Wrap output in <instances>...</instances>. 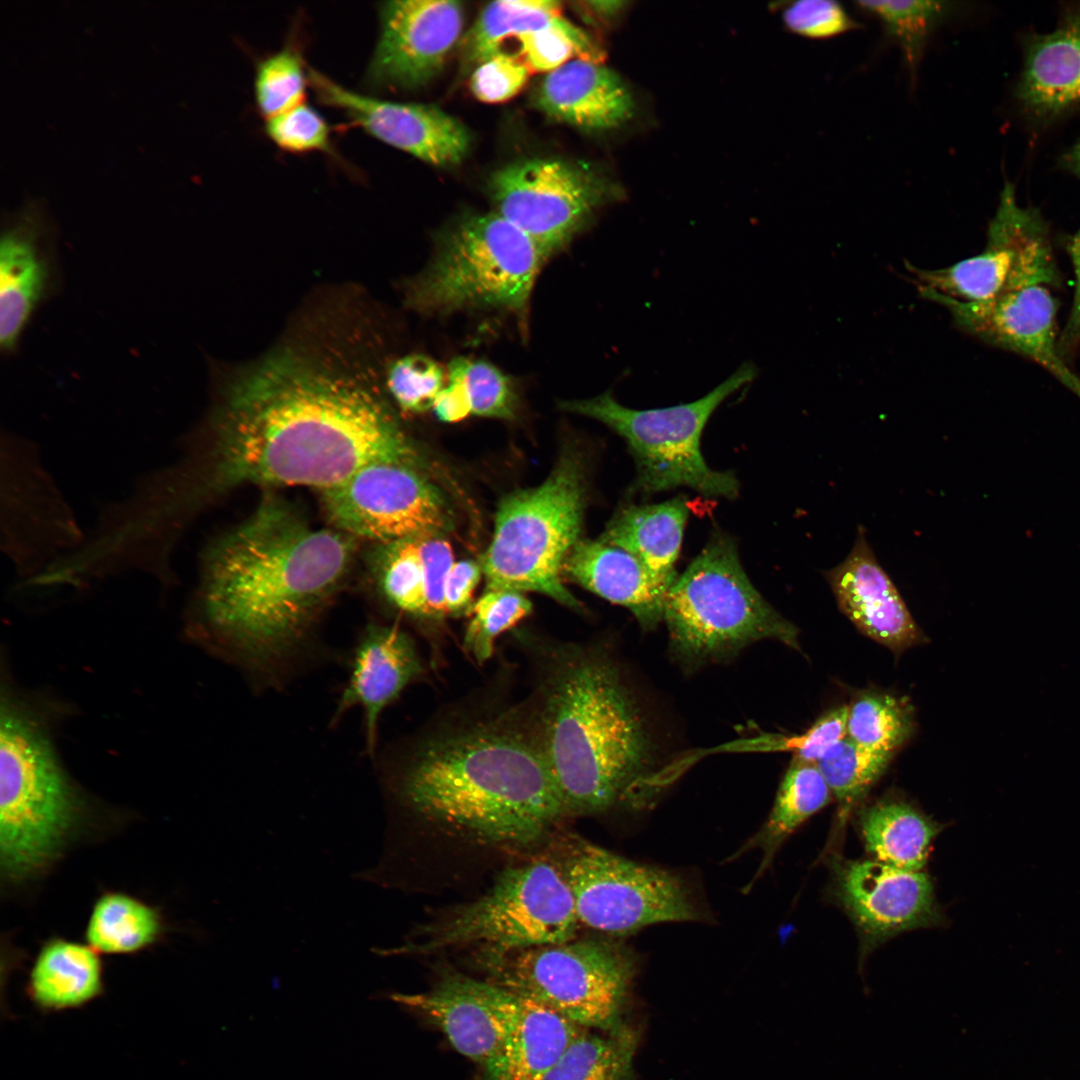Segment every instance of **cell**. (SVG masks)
I'll return each mask as SVG.
<instances>
[{
  "label": "cell",
  "instance_id": "47",
  "mask_svg": "<svg viewBox=\"0 0 1080 1080\" xmlns=\"http://www.w3.org/2000/svg\"><path fill=\"white\" fill-rule=\"evenodd\" d=\"M530 72L526 63L516 56L498 54L473 69L470 89L474 97L483 103H502L522 90Z\"/></svg>",
  "mask_w": 1080,
  "mask_h": 1080
},
{
  "label": "cell",
  "instance_id": "27",
  "mask_svg": "<svg viewBox=\"0 0 1080 1080\" xmlns=\"http://www.w3.org/2000/svg\"><path fill=\"white\" fill-rule=\"evenodd\" d=\"M688 515L684 497L627 505L608 522L599 540L632 554L669 590L677 578L675 564Z\"/></svg>",
  "mask_w": 1080,
  "mask_h": 1080
},
{
  "label": "cell",
  "instance_id": "7",
  "mask_svg": "<svg viewBox=\"0 0 1080 1080\" xmlns=\"http://www.w3.org/2000/svg\"><path fill=\"white\" fill-rule=\"evenodd\" d=\"M580 927L560 867L539 858L503 870L484 894L421 925L385 954L509 951L576 938Z\"/></svg>",
  "mask_w": 1080,
  "mask_h": 1080
},
{
  "label": "cell",
  "instance_id": "26",
  "mask_svg": "<svg viewBox=\"0 0 1080 1080\" xmlns=\"http://www.w3.org/2000/svg\"><path fill=\"white\" fill-rule=\"evenodd\" d=\"M562 573L585 589L628 609L643 630L663 622L668 589L627 551L601 540L580 539Z\"/></svg>",
  "mask_w": 1080,
  "mask_h": 1080
},
{
  "label": "cell",
  "instance_id": "23",
  "mask_svg": "<svg viewBox=\"0 0 1080 1080\" xmlns=\"http://www.w3.org/2000/svg\"><path fill=\"white\" fill-rule=\"evenodd\" d=\"M533 98L536 108L550 119L589 132L622 126L635 107L629 88L615 71L583 59L547 73Z\"/></svg>",
  "mask_w": 1080,
  "mask_h": 1080
},
{
  "label": "cell",
  "instance_id": "19",
  "mask_svg": "<svg viewBox=\"0 0 1080 1080\" xmlns=\"http://www.w3.org/2000/svg\"><path fill=\"white\" fill-rule=\"evenodd\" d=\"M1048 285L1007 289L979 303L940 301L956 326L977 338L1035 361L1080 399V378L1066 365L1056 341L1057 304Z\"/></svg>",
  "mask_w": 1080,
  "mask_h": 1080
},
{
  "label": "cell",
  "instance_id": "3",
  "mask_svg": "<svg viewBox=\"0 0 1080 1080\" xmlns=\"http://www.w3.org/2000/svg\"><path fill=\"white\" fill-rule=\"evenodd\" d=\"M380 778L415 817L484 845L532 846L568 815L531 729L503 720L423 739Z\"/></svg>",
  "mask_w": 1080,
  "mask_h": 1080
},
{
  "label": "cell",
  "instance_id": "13",
  "mask_svg": "<svg viewBox=\"0 0 1080 1080\" xmlns=\"http://www.w3.org/2000/svg\"><path fill=\"white\" fill-rule=\"evenodd\" d=\"M496 213L526 234L547 260L622 190L584 165L553 158L518 160L488 182Z\"/></svg>",
  "mask_w": 1080,
  "mask_h": 1080
},
{
  "label": "cell",
  "instance_id": "29",
  "mask_svg": "<svg viewBox=\"0 0 1080 1080\" xmlns=\"http://www.w3.org/2000/svg\"><path fill=\"white\" fill-rule=\"evenodd\" d=\"M831 796V790L817 763L793 758L766 821L729 858V861L734 860L751 850L761 852L758 869L745 890L751 889L771 866L776 853L788 837L809 817L825 807Z\"/></svg>",
  "mask_w": 1080,
  "mask_h": 1080
},
{
  "label": "cell",
  "instance_id": "20",
  "mask_svg": "<svg viewBox=\"0 0 1080 1080\" xmlns=\"http://www.w3.org/2000/svg\"><path fill=\"white\" fill-rule=\"evenodd\" d=\"M423 673L411 637L397 625L371 622L353 647L348 678L331 719L335 726L356 707L363 713L365 750L376 756L382 713Z\"/></svg>",
  "mask_w": 1080,
  "mask_h": 1080
},
{
  "label": "cell",
  "instance_id": "43",
  "mask_svg": "<svg viewBox=\"0 0 1080 1080\" xmlns=\"http://www.w3.org/2000/svg\"><path fill=\"white\" fill-rule=\"evenodd\" d=\"M444 371L433 359L411 354L392 362L386 383L396 403L407 412L421 413L433 407L443 389Z\"/></svg>",
  "mask_w": 1080,
  "mask_h": 1080
},
{
  "label": "cell",
  "instance_id": "50",
  "mask_svg": "<svg viewBox=\"0 0 1080 1080\" xmlns=\"http://www.w3.org/2000/svg\"><path fill=\"white\" fill-rule=\"evenodd\" d=\"M448 377L449 384L440 391L432 408L441 421L454 423L471 414V406L461 380Z\"/></svg>",
  "mask_w": 1080,
  "mask_h": 1080
},
{
  "label": "cell",
  "instance_id": "21",
  "mask_svg": "<svg viewBox=\"0 0 1080 1080\" xmlns=\"http://www.w3.org/2000/svg\"><path fill=\"white\" fill-rule=\"evenodd\" d=\"M475 992L492 1011L503 1048L487 1080H539L585 1030L547 1006L469 977Z\"/></svg>",
  "mask_w": 1080,
  "mask_h": 1080
},
{
  "label": "cell",
  "instance_id": "18",
  "mask_svg": "<svg viewBox=\"0 0 1080 1080\" xmlns=\"http://www.w3.org/2000/svg\"><path fill=\"white\" fill-rule=\"evenodd\" d=\"M309 81L323 104L343 112L379 141L428 164L454 166L469 152L471 137L467 128L436 106L359 94L314 69H309Z\"/></svg>",
  "mask_w": 1080,
  "mask_h": 1080
},
{
  "label": "cell",
  "instance_id": "44",
  "mask_svg": "<svg viewBox=\"0 0 1080 1080\" xmlns=\"http://www.w3.org/2000/svg\"><path fill=\"white\" fill-rule=\"evenodd\" d=\"M848 705L822 715L808 730L798 735L766 734L732 744L743 750L792 752L793 758L817 763L836 742L846 736Z\"/></svg>",
  "mask_w": 1080,
  "mask_h": 1080
},
{
  "label": "cell",
  "instance_id": "46",
  "mask_svg": "<svg viewBox=\"0 0 1080 1080\" xmlns=\"http://www.w3.org/2000/svg\"><path fill=\"white\" fill-rule=\"evenodd\" d=\"M786 27L811 39H829L861 27L837 1L801 0L783 12Z\"/></svg>",
  "mask_w": 1080,
  "mask_h": 1080
},
{
  "label": "cell",
  "instance_id": "36",
  "mask_svg": "<svg viewBox=\"0 0 1080 1080\" xmlns=\"http://www.w3.org/2000/svg\"><path fill=\"white\" fill-rule=\"evenodd\" d=\"M892 757L863 748L845 736L818 760L817 766L838 803L839 830L886 771Z\"/></svg>",
  "mask_w": 1080,
  "mask_h": 1080
},
{
  "label": "cell",
  "instance_id": "28",
  "mask_svg": "<svg viewBox=\"0 0 1080 1080\" xmlns=\"http://www.w3.org/2000/svg\"><path fill=\"white\" fill-rule=\"evenodd\" d=\"M103 991V964L90 945L51 937L40 946L27 980V993L38 1008H79Z\"/></svg>",
  "mask_w": 1080,
  "mask_h": 1080
},
{
  "label": "cell",
  "instance_id": "1",
  "mask_svg": "<svg viewBox=\"0 0 1080 1080\" xmlns=\"http://www.w3.org/2000/svg\"><path fill=\"white\" fill-rule=\"evenodd\" d=\"M220 448L223 483L320 491L373 463L418 461L372 387L290 351L234 382Z\"/></svg>",
  "mask_w": 1080,
  "mask_h": 1080
},
{
  "label": "cell",
  "instance_id": "49",
  "mask_svg": "<svg viewBox=\"0 0 1080 1080\" xmlns=\"http://www.w3.org/2000/svg\"><path fill=\"white\" fill-rule=\"evenodd\" d=\"M482 571V568L471 560L454 563L445 584L446 615L458 616L464 612H470L473 605L471 604L472 595L480 581Z\"/></svg>",
  "mask_w": 1080,
  "mask_h": 1080
},
{
  "label": "cell",
  "instance_id": "17",
  "mask_svg": "<svg viewBox=\"0 0 1080 1080\" xmlns=\"http://www.w3.org/2000/svg\"><path fill=\"white\" fill-rule=\"evenodd\" d=\"M380 35L366 80L373 87L412 90L442 70L462 35L464 14L451 0L389 1L381 5Z\"/></svg>",
  "mask_w": 1080,
  "mask_h": 1080
},
{
  "label": "cell",
  "instance_id": "45",
  "mask_svg": "<svg viewBox=\"0 0 1080 1080\" xmlns=\"http://www.w3.org/2000/svg\"><path fill=\"white\" fill-rule=\"evenodd\" d=\"M266 121L267 136L286 152H329L331 149L330 128L326 120L306 103Z\"/></svg>",
  "mask_w": 1080,
  "mask_h": 1080
},
{
  "label": "cell",
  "instance_id": "10",
  "mask_svg": "<svg viewBox=\"0 0 1080 1080\" xmlns=\"http://www.w3.org/2000/svg\"><path fill=\"white\" fill-rule=\"evenodd\" d=\"M757 375V367L745 362L705 396L665 408L631 409L611 392L563 402L561 407L602 422L626 441L636 467L632 493L651 495L688 487L704 496L732 499L739 492L738 480L730 471L708 466L701 453V435L718 406Z\"/></svg>",
  "mask_w": 1080,
  "mask_h": 1080
},
{
  "label": "cell",
  "instance_id": "24",
  "mask_svg": "<svg viewBox=\"0 0 1080 1080\" xmlns=\"http://www.w3.org/2000/svg\"><path fill=\"white\" fill-rule=\"evenodd\" d=\"M1016 98L1026 114L1049 121L1080 107V6L1026 44Z\"/></svg>",
  "mask_w": 1080,
  "mask_h": 1080
},
{
  "label": "cell",
  "instance_id": "5",
  "mask_svg": "<svg viewBox=\"0 0 1080 1080\" xmlns=\"http://www.w3.org/2000/svg\"><path fill=\"white\" fill-rule=\"evenodd\" d=\"M87 826V808L46 736L3 705L0 725V871L20 886L45 875Z\"/></svg>",
  "mask_w": 1080,
  "mask_h": 1080
},
{
  "label": "cell",
  "instance_id": "52",
  "mask_svg": "<svg viewBox=\"0 0 1080 1080\" xmlns=\"http://www.w3.org/2000/svg\"><path fill=\"white\" fill-rule=\"evenodd\" d=\"M1060 163L1065 170L1080 179V142L1063 153Z\"/></svg>",
  "mask_w": 1080,
  "mask_h": 1080
},
{
  "label": "cell",
  "instance_id": "37",
  "mask_svg": "<svg viewBox=\"0 0 1080 1080\" xmlns=\"http://www.w3.org/2000/svg\"><path fill=\"white\" fill-rule=\"evenodd\" d=\"M913 730L910 705L890 694L865 691L848 705L846 736L868 750L894 754Z\"/></svg>",
  "mask_w": 1080,
  "mask_h": 1080
},
{
  "label": "cell",
  "instance_id": "15",
  "mask_svg": "<svg viewBox=\"0 0 1080 1080\" xmlns=\"http://www.w3.org/2000/svg\"><path fill=\"white\" fill-rule=\"evenodd\" d=\"M1048 241V227L1040 213L1021 206L1013 184L1007 181L981 253L941 269L908 264L907 268L920 295L929 300L985 302L1001 294L1013 273Z\"/></svg>",
  "mask_w": 1080,
  "mask_h": 1080
},
{
  "label": "cell",
  "instance_id": "16",
  "mask_svg": "<svg viewBox=\"0 0 1080 1080\" xmlns=\"http://www.w3.org/2000/svg\"><path fill=\"white\" fill-rule=\"evenodd\" d=\"M831 864L834 895L856 927L862 954L899 933L941 920L926 873L874 859L836 858Z\"/></svg>",
  "mask_w": 1080,
  "mask_h": 1080
},
{
  "label": "cell",
  "instance_id": "32",
  "mask_svg": "<svg viewBox=\"0 0 1080 1080\" xmlns=\"http://www.w3.org/2000/svg\"><path fill=\"white\" fill-rule=\"evenodd\" d=\"M166 922L160 909L121 891L97 897L85 928V939L99 954L129 955L160 942Z\"/></svg>",
  "mask_w": 1080,
  "mask_h": 1080
},
{
  "label": "cell",
  "instance_id": "33",
  "mask_svg": "<svg viewBox=\"0 0 1080 1080\" xmlns=\"http://www.w3.org/2000/svg\"><path fill=\"white\" fill-rule=\"evenodd\" d=\"M547 28L577 29L561 14V3L551 0H503L489 3L461 43L462 65L475 68L502 54L504 41Z\"/></svg>",
  "mask_w": 1080,
  "mask_h": 1080
},
{
  "label": "cell",
  "instance_id": "8",
  "mask_svg": "<svg viewBox=\"0 0 1080 1080\" xmlns=\"http://www.w3.org/2000/svg\"><path fill=\"white\" fill-rule=\"evenodd\" d=\"M545 261L534 242L496 212L467 215L439 235L432 261L409 287L408 303L438 314L498 309L524 322Z\"/></svg>",
  "mask_w": 1080,
  "mask_h": 1080
},
{
  "label": "cell",
  "instance_id": "14",
  "mask_svg": "<svg viewBox=\"0 0 1080 1080\" xmlns=\"http://www.w3.org/2000/svg\"><path fill=\"white\" fill-rule=\"evenodd\" d=\"M321 493L328 518L350 537L387 544L440 535L450 524L440 491L408 464L373 463Z\"/></svg>",
  "mask_w": 1080,
  "mask_h": 1080
},
{
  "label": "cell",
  "instance_id": "9",
  "mask_svg": "<svg viewBox=\"0 0 1080 1080\" xmlns=\"http://www.w3.org/2000/svg\"><path fill=\"white\" fill-rule=\"evenodd\" d=\"M585 500L584 469L570 454L559 460L540 485L505 496L483 558L485 590L539 592L580 609L561 574L580 540Z\"/></svg>",
  "mask_w": 1080,
  "mask_h": 1080
},
{
  "label": "cell",
  "instance_id": "12",
  "mask_svg": "<svg viewBox=\"0 0 1080 1080\" xmlns=\"http://www.w3.org/2000/svg\"><path fill=\"white\" fill-rule=\"evenodd\" d=\"M557 857L581 926L610 935L701 914L675 874L636 863L578 835L563 838Z\"/></svg>",
  "mask_w": 1080,
  "mask_h": 1080
},
{
  "label": "cell",
  "instance_id": "25",
  "mask_svg": "<svg viewBox=\"0 0 1080 1080\" xmlns=\"http://www.w3.org/2000/svg\"><path fill=\"white\" fill-rule=\"evenodd\" d=\"M391 999L438 1027L456 1051L481 1064L485 1072L500 1058L501 1030L468 976L448 973L426 992L394 993Z\"/></svg>",
  "mask_w": 1080,
  "mask_h": 1080
},
{
  "label": "cell",
  "instance_id": "40",
  "mask_svg": "<svg viewBox=\"0 0 1080 1080\" xmlns=\"http://www.w3.org/2000/svg\"><path fill=\"white\" fill-rule=\"evenodd\" d=\"M300 54L284 48L263 59L256 68L255 100L260 113L268 120L303 104L309 71Z\"/></svg>",
  "mask_w": 1080,
  "mask_h": 1080
},
{
  "label": "cell",
  "instance_id": "22",
  "mask_svg": "<svg viewBox=\"0 0 1080 1080\" xmlns=\"http://www.w3.org/2000/svg\"><path fill=\"white\" fill-rule=\"evenodd\" d=\"M823 574L840 611L869 638L895 652L925 639L862 526L847 557Z\"/></svg>",
  "mask_w": 1080,
  "mask_h": 1080
},
{
  "label": "cell",
  "instance_id": "42",
  "mask_svg": "<svg viewBox=\"0 0 1080 1080\" xmlns=\"http://www.w3.org/2000/svg\"><path fill=\"white\" fill-rule=\"evenodd\" d=\"M520 55L531 71L550 73L572 57L596 63L605 58L601 46L584 30L567 31L547 28L526 32L517 37Z\"/></svg>",
  "mask_w": 1080,
  "mask_h": 1080
},
{
  "label": "cell",
  "instance_id": "51",
  "mask_svg": "<svg viewBox=\"0 0 1080 1080\" xmlns=\"http://www.w3.org/2000/svg\"><path fill=\"white\" fill-rule=\"evenodd\" d=\"M1068 249L1075 273V292L1068 320L1058 342L1061 355L1080 341V229L1072 237Z\"/></svg>",
  "mask_w": 1080,
  "mask_h": 1080
},
{
  "label": "cell",
  "instance_id": "11",
  "mask_svg": "<svg viewBox=\"0 0 1080 1080\" xmlns=\"http://www.w3.org/2000/svg\"><path fill=\"white\" fill-rule=\"evenodd\" d=\"M483 980L541 1003L590 1029L623 1028L636 961L616 942L577 939L501 952H474Z\"/></svg>",
  "mask_w": 1080,
  "mask_h": 1080
},
{
  "label": "cell",
  "instance_id": "31",
  "mask_svg": "<svg viewBox=\"0 0 1080 1080\" xmlns=\"http://www.w3.org/2000/svg\"><path fill=\"white\" fill-rule=\"evenodd\" d=\"M859 826L874 860L915 872L925 867L931 843L942 828L910 804L892 799L862 810Z\"/></svg>",
  "mask_w": 1080,
  "mask_h": 1080
},
{
  "label": "cell",
  "instance_id": "34",
  "mask_svg": "<svg viewBox=\"0 0 1080 1080\" xmlns=\"http://www.w3.org/2000/svg\"><path fill=\"white\" fill-rule=\"evenodd\" d=\"M854 5L877 19L898 45L913 83L933 34L959 11L958 3L947 1H855Z\"/></svg>",
  "mask_w": 1080,
  "mask_h": 1080
},
{
  "label": "cell",
  "instance_id": "2",
  "mask_svg": "<svg viewBox=\"0 0 1080 1080\" xmlns=\"http://www.w3.org/2000/svg\"><path fill=\"white\" fill-rule=\"evenodd\" d=\"M352 552V537L265 498L212 552L207 634L258 688L280 687L310 652Z\"/></svg>",
  "mask_w": 1080,
  "mask_h": 1080
},
{
  "label": "cell",
  "instance_id": "4",
  "mask_svg": "<svg viewBox=\"0 0 1080 1080\" xmlns=\"http://www.w3.org/2000/svg\"><path fill=\"white\" fill-rule=\"evenodd\" d=\"M533 736L568 815L648 802L664 778L641 702L609 656L574 648L544 683Z\"/></svg>",
  "mask_w": 1080,
  "mask_h": 1080
},
{
  "label": "cell",
  "instance_id": "38",
  "mask_svg": "<svg viewBox=\"0 0 1080 1080\" xmlns=\"http://www.w3.org/2000/svg\"><path fill=\"white\" fill-rule=\"evenodd\" d=\"M376 582L383 601L415 619H423L425 595L417 537L384 544Z\"/></svg>",
  "mask_w": 1080,
  "mask_h": 1080
},
{
  "label": "cell",
  "instance_id": "30",
  "mask_svg": "<svg viewBox=\"0 0 1080 1080\" xmlns=\"http://www.w3.org/2000/svg\"><path fill=\"white\" fill-rule=\"evenodd\" d=\"M46 281V267L37 250L32 223L26 219L7 229L0 244V344L15 346Z\"/></svg>",
  "mask_w": 1080,
  "mask_h": 1080
},
{
  "label": "cell",
  "instance_id": "6",
  "mask_svg": "<svg viewBox=\"0 0 1080 1080\" xmlns=\"http://www.w3.org/2000/svg\"><path fill=\"white\" fill-rule=\"evenodd\" d=\"M663 622L672 655L686 667L725 661L761 640L799 649L798 628L754 587L735 542L722 533L669 588Z\"/></svg>",
  "mask_w": 1080,
  "mask_h": 1080
},
{
  "label": "cell",
  "instance_id": "41",
  "mask_svg": "<svg viewBox=\"0 0 1080 1080\" xmlns=\"http://www.w3.org/2000/svg\"><path fill=\"white\" fill-rule=\"evenodd\" d=\"M448 375L463 383L472 414L501 419L515 417L518 398L512 381L493 364L459 357L449 364Z\"/></svg>",
  "mask_w": 1080,
  "mask_h": 1080
},
{
  "label": "cell",
  "instance_id": "48",
  "mask_svg": "<svg viewBox=\"0 0 1080 1080\" xmlns=\"http://www.w3.org/2000/svg\"><path fill=\"white\" fill-rule=\"evenodd\" d=\"M417 544L425 595L423 619H440L446 616L444 591L454 565L453 551L439 535L417 537Z\"/></svg>",
  "mask_w": 1080,
  "mask_h": 1080
},
{
  "label": "cell",
  "instance_id": "39",
  "mask_svg": "<svg viewBox=\"0 0 1080 1080\" xmlns=\"http://www.w3.org/2000/svg\"><path fill=\"white\" fill-rule=\"evenodd\" d=\"M532 611V604L522 593L512 590H485L472 605V618L464 635V647L482 664L494 650L495 639L515 626Z\"/></svg>",
  "mask_w": 1080,
  "mask_h": 1080
},
{
  "label": "cell",
  "instance_id": "35",
  "mask_svg": "<svg viewBox=\"0 0 1080 1080\" xmlns=\"http://www.w3.org/2000/svg\"><path fill=\"white\" fill-rule=\"evenodd\" d=\"M636 1042L626 1026L600 1034L587 1029L539 1080H629Z\"/></svg>",
  "mask_w": 1080,
  "mask_h": 1080
}]
</instances>
